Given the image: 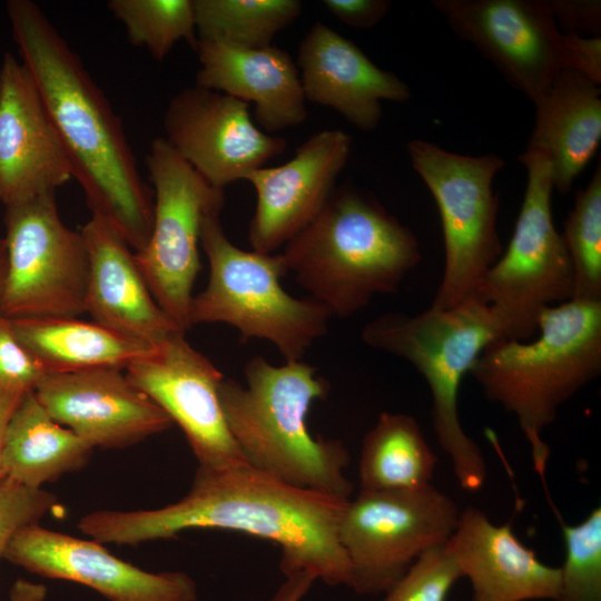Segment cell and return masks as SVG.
I'll list each match as a JSON object with an SVG mask.
<instances>
[{
  "label": "cell",
  "mask_w": 601,
  "mask_h": 601,
  "mask_svg": "<svg viewBox=\"0 0 601 601\" xmlns=\"http://www.w3.org/2000/svg\"><path fill=\"white\" fill-rule=\"evenodd\" d=\"M107 7L122 22L128 41L158 61L180 40L196 47L194 0H109Z\"/></svg>",
  "instance_id": "f1b7e54d"
},
{
  "label": "cell",
  "mask_w": 601,
  "mask_h": 601,
  "mask_svg": "<svg viewBox=\"0 0 601 601\" xmlns=\"http://www.w3.org/2000/svg\"><path fill=\"white\" fill-rule=\"evenodd\" d=\"M437 461L413 416L383 412L363 439L359 491L411 490L431 485Z\"/></svg>",
  "instance_id": "4316f807"
},
{
  "label": "cell",
  "mask_w": 601,
  "mask_h": 601,
  "mask_svg": "<svg viewBox=\"0 0 601 601\" xmlns=\"http://www.w3.org/2000/svg\"><path fill=\"white\" fill-rule=\"evenodd\" d=\"M0 81H1V70H0Z\"/></svg>",
  "instance_id": "60d3db41"
},
{
  "label": "cell",
  "mask_w": 601,
  "mask_h": 601,
  "mask_svg": "<svg viewBox=\"0 0 601 601\" xmlns=\"http://www.w3.org/2000/svg\"><path fill=\"white\" fill-rule=\"evenodd\" d=\"M348 500L286 484L248 464L198 467L189 492L176 503L93 511L78 529L118 545L170 539L188 529L236 531L277 544L285 577L308 572L326 584L349 587L351 564L338 535Z\"/></svg>",
  "instance_id": "6da1fadb"
},
{
  "label": "cell",
  "mask_w": 601,
  "mask_h": 601,
  "mask_svg": "<svg viewBox=\"0 0 601 601\" xmlns=\"http://www.w3.org/2000/svg\"><path fill=\"white\" fill-rule=\"evenodd\" d=\"M200 68L195 86L255 105V121L264 131L302 124L306 99L296 62L276 46L242 49L198 40Z\"/></svg>",
  "instance_id": "603a6c76"
},
{
  "label": "cell",
  "mask_w": 601,
  "mask_h": 601,
  "mask_svg": "<svg viewBox=\"0 0 601 601\" xmlns=\"http://www.w3.org/2000/svg\"><path fill=\"white\" fill-rule=\"evenodd\" d=\"M26 392L2 391L0 392V480L4 477L1 465V451L7 423Z\"/></svg>",
  "instance_id": "f35d334b"
},
{
  "label": "cell",
  "mask_w": 601,
  "mask_h": 601,
  "mask_svg": "<svg viewBox=\"0 0 601 601\" xmlns=\"http://www.w3.org/2000/svg\"><path fill=\"white\" fill-rule=\"evenodd\" d=\"M176 332L126 368L127 378L184 432L199 466L247 464L228 428L218 395L223 374Z\"/></svg>",
  "instance_id": "5bb4252c"
},
{
  "label": "cell",
  "mask_w": 601,
  "mask_h": 601,
  "mask_svg": "<svg viewBox=\"0 0 601 601\" xmlns=\"http://www.w3.org/2000/svg\"><path fill=\"white\" fill-rule=\"evenodd\" d=\"M56 193L7 207V272L0 313L8 319L86 313L89 257L80 231L66 226Z\"/></svg>",
  "instance_id": "7c38bea8"
},
{
  "label": "cell",
  "mask_w": 601,
  "mask_h": 601,
  "mask_svg": "<svg viewBox=\"0 0 601 601\" xmlns=\"http://www.w3.org/2000/svg\"><path fill=\"white\" fill-rule=\"evenodd\" d=\"M162 127L169 146L220 189L245 180L286 148L283 137L255 125L249 104L197 86L186 87L170 99Z\"/></svg>",
  "instance_id": "9a60e30c"
},
{
  "label": "cell",
  "mask_w": 601,
  "mask_h": 601,
  "mask_svg": "<svg viewBox=\"0 0 601 601\" xmlns=\"http://www.w3.org/2000/svg\"><path fill=\"white\" fill-rule=\"evenodd\" d=\"M280 255L311 297L342 318L376 295L396 293L422 257L414 233L352 186L335 188Z\"/></svg>",
  "instance_id": "277c9868"
},
{
  "label": "cell",
  "mask_w": 601,
  "mask_h": 601,
  "mask_svg": "<svg viewBox=\"0 0 601 601\" xmlns=\"http://www.w3.org/2000/svg\"><path fill=\"white\" fill-rule=\"evenodd\" d=\"M462 578L472 588L471 601H555L560 568L543 563L514 534L511 524H494L485 513L467 506L447 541Z\"/></svg>",
  "instance_id": "7402d4cb"
},
{
  "label": "cell",
  "mask_w": 601,
  "mask_h": 601,
  "mask_svg": "<svg viewBox=\"0 0 601 601\" xmlns=\"http://www.w3.org/2000/svg\"><path fill=\"white\" fill-rule=\"evenodd\" d=\"M118 368L45 374L35 394L49 415L93 447L121 449L173 421Z\"/></svg>",
  "instance_id": "ac0fdd59"
},
{
  "label": "cell",
  "mask_w": 601,
  "mask_h": 601,
  "mask_svg": "<svg viewBox=\"0 0 601 601\" xmlns=\"http://www.w3.org/2000/svg\"><path fill=\"white\" fill-rule=\"evenodd\" d=\"M58 505L55 494L30 489L8 477L0 480V558L13 534L39 521Z\"/></svg>",
  "instance_id": "d6a6232c"
},
{
  "label": "cell",
  "mask_w": 601,
  "mask_h": 601,
  "mask_svg": "<svg viewBox=\"0 0 601 601\" xmlns=\"http://www.w3.org/2000/svg\"><path fill=\"white\" fill-rule=\"evenodd\" d=\"M93 446L57 423L33 391L26 392L6 426L1 465L4 477L30 489L82 469Z\"/></svg>",
  "instance_id": "d4e9b609"
},
{
  "label": "cell",
  "mask_w": 601,
  "mask_h": 601,
  "mask_svg": "<svg viewBox=\"0 0 601 601\" xmlns=\"http://www.w3.org/2000/svg\"><path fill=\"white\" fill-rule=\"evenodd\" d=\"M599 85L564 69L536 102L535 122L526 149L546 157L553 189L566 194L595 155L601 141Z\"/></svg>",
  "instance_id": "cb8c5ba5"
},
{
  "label": "cell",
  "mask_w": 601,
  "mask_h": 601,
  "mask_svg": "<svg viewBox=\"0 0 601 601\" xmlns=\"http://www.w3.org/2000/svg\"><path fill=\"white\" fill-rule=\"evenodd\" d=\"M459 516L456 503L432 484L359 491L338 526L351 564L349 587L359 594L384 593L422 553L450 540Z\"/></svg>",
  "instance_id": "8fae6325"
},
{
  "label": "cell",
  "mask_w": 601,
  "mask_h": 601,
  "mask_svg": "<svg viewBox=\"0 0 601 601\" xmlns=\"http://www.w3.org/2000/svg\"><path fill=\"white\" fill-rule=\"evenodd\" d=\"M0 70V201L7 208L56 193L72 169L26 66L6 52Z\"/></svg>",
  "instance_id": "d6986e66"
},
{
  "label": "cell",
  "mask_w": 601,
  "mask_h": 601,
  "mask_svg": "<svg viewBox=\"0 0 601 601\" xmlns=\"http://www.w3.org/2000/svg\"><path fill=\"white\" fill-rule=\"evenodd\" d=\"M296 66L305 99L334 109L362 131L378 126L383 100L404 102L411 97L395 73L321 21L300 41Z\"/></svg>",
  "instance_id": "ffe728a7"
},
{
  "label": "cell",
  "mask_w": 601,
  "mask_h": 601,
  "mask_svg": "<svg viewBox=\"0 0 601 601\" xmlns=\"http://www.w3.org/2000/svg\"><path fill=\"white\" fill-rule=\"evenodd\" d=\"M407 151L442 223L444 269L431 306L452 308L477 297L486 273L502 255L499 196L492 185L504 160L494 154L451 152L422 139L411 140Z\"/></svg>",
  "instance_id": "ba28073f"
},
{
  "label": "cell",
  "mask_w": 601,
  "mask_h": 601,
  "mask_svg": "<svg viewBox=\"0 0 601 601\" xmlns=\"http://www.w3.org/2000/svg\"><path fill=\"white\" fill-rule=\"evenodd\" d=\"M519 160L528 171L520 214L508 249L486 273L477 298L493 309L504 338L529 341L543 311L573 299L574 274L552 219L550 162L528 149Z\"/></svg>",
  "instance_id": "9c48e42d"
},
{
  "label": "cell",
  "mask_w": 601,
  "mask_h": 601,
  "mask_svg": "<svg viewBox=\"0 0 601 601\" xmlns=\"http://www.w3.org/2000/svg\"><path fill=\"white\" fill-rule=\"evenodd\" d=\"M47 589L45 584L18 579L9 592L10 601H45Z\"/></svg>",
  "instance_id": "74e56055"
},
{
  "label": "cell",
  "mask_w": 601,
  "mask_h": 601,
  "mask_svg": "<svg viewBox=\"0 0 601 601\" xmlns=\"http://www.w3.org/2000/svg\"><path fill=\"white\" fill-rule=\"evenodd\" d=\"M285 578L274 594L265 601H302L316 581V578L308 572H299Z\"/></svg>",
  "instance_id": "8d00e7d4"
},
{
  "label": "cell",
  "mask_w": 601,
  "mask_h": 601,
  "mask_svg": "<svg viewBox=\"0 0 601 601\" xmlns=\"http://www.w3.org/2000/svg\"><path fill=\"white\" fill-rule=\"evenodd\" d=\"M461 578L446 542L422 553L377 601H446Z\"/></svg>",
  "instance_id": "1f68e13d"
},
{
  "label": "cell",
  "mask_w": 601,
  "mask_h": 601,
  "mask_svg": "<svg viewBox=\"0 0 601 601\" xmlns=\"http://www.w3.org/2000/svg\"><path fill=\"white\" fill-rule=\"evenodd\" d=\"M351 136L324 129L299 145L288 161L260 167L245 180L257 201L248 228L253 250L272 254L285 246L323 209L351 151Z\"/></svg>",
  "instance_id": "e0dca14e"
},
{
  "label": "cell",
  "mask_w": 601,
  "mask_h": 601,
  "mask_svg": "<svg viewBox=\"0 0 601 601\" xmlns=\"http://www.w3.org/2000/svg\"><path fill=\"white\" fill-rule=\"evenodd\" d=\"M12 36L92 215L136 252L150 236L154 193L138 169L121 119L79 56L30 0L6 3Z\"/></svg>",
  "instance_id": "7a4b0ae2"
},
{
  "label": "cell",
  "mask_w": 601,
  "mask_h": 601,
  "mask_svg": "<svg viewBox=\"0 0 601 601\" xmlns=\"http://www.w3.org/2000/svg\"><path fill=\"white\" fill-rule=\"evenodd\" d=\"M323 4L341 22L356 29L375 27L391 8L387 0H324Z\"/></svg>",
  "instance_id": "e575fe53"
},
{
  "label": "cell",
  "mask_w": 601,
  "mask_h": 601,
  "mask_svg": "<svg viewBox=\"0 0 601 601\" xmlns=\"http://www.w3.org/2000/svg\"><path fill=\"white\" fill-rule=\"evenodd\" d=\"M551 12L565 32L580 35L581 31L600 32V1L551 0Z\"/></svg>",
  "instance_id": "d590c367"
},
{
  "label": "cell",
  "mask_w": 601,
  "mask_h": 601,
  "mask_svg": "<svg viewBox=\"0 0 601 601\" xmlns=\"http://www.w3.org/2000/svg\"><path fill=\"white\" fill-rule=\"evenodd\" d=\"M246 385L225 378L220 405L245 462L286 484L349 499V453L338 440L314 436L306 417L328 382L300 361L275 366L262 356L245 366Z\"/></svg>",
  "instance_id": "3957f363"
},
{
  "label": "cell",
  "mask_w": 601,
  "mask_h": 601,
  "mask_svg": "<svg viewBox=\"0 0 601 601\" xmlns=\"http://www.w3.org/2000/svg\"><path fill=\"white\" fill-rule=\"evenodd\" d=\"M564 540L555 601H601V508L574 525L566 524L554 509Z\"/></svg>",
  "instance_id": "4dcf8cb0"
},
{
  "label": "cell",
  "mask_w": 601,
  "mask_h": 601,
  "mask_svg": "<svg viewBox=\"0 0 601 601\" xmlns=\"http://www.w3.org/2000/svg\"><path fill=\"white\" fill-rule=\"evenodd\" d=\"M601 373V302L548 307L531 342L501 338L475 359L471 374L485 397L513 414L545 485L550 449L543 431L560 406Z\"/></svg>",
  "instance_id": "5b68a950"
},
{
  "label": "cell",
  "mask_w": 601,
  "mask_h": 601,
  "mask_svg": "<svg viewBox=\"0 0 601 601\" xmlns=\"http://www.w3.org/2000/svg\"><path fill=\"white\" fill-rule=\"evenodd\" d=\"M146 166L154 193V220L137 266L160 308L185 332L193 288L200 269L204 218L221 211L225 194L207 183L164 139L155 138Z\"/></svg>",
  "instance_id": "30bf717a"
},
{
  "label": "cell",
  "mask_w": 601,
  "mask_h": 601,
  "mask_svg": "<svg viewBox=\"0 0 601 601\" xmlns=\"http://www.w3.org/2000/svg\"><path fill=\"white\" fill-rule=\"evenodd\" d=\"M220 211L208 214L200 229V245L209 264L205 289L193 296L189 326L225 323L243 339H267L286 362L300 361L322 337L333 315L319 302L296 298L280 285L288 273L280 254L246 252L226 236Z\"/></svg>",
  "instance_id": "52a82bcc"
},
{
  "label": "cell",
  "mask_w": 601,
  "mask_h": 601,
  "mask_svg": "<svg viewBox=\"0 0 601 601\" xmlns=\"http://www.w3.org/2000/svg\"><path fill=\"white\" fill-rule=\"evenodd\" d=\"M452 30L533 104L573 67L574 32H561L546 0H434Z\"/></svg>",
  "instance_id": "4fadbf2b"
},
{
  "label": "cell",
  "mask_w": 601,
  "mask_h": 601,
  "mask_svg": "<svg viewBox=\"0 0 601 601\" xmlns=\"http://www.w3.org/2000/svg\"><path fill=\"white\" fill-rule=\"evenodd\" d=\"M9 321L14 336L45 374L126 370L155 347L78 317Z\"/></svg>",
  "instance_id": "484cf974"
},
{
  "label": "cell",
  "mask_w": 601,
  "mask_h": 601,
  "mask_svg": "<svg viewBox=\"0 0 601 601\" xmlns=\"http://www.w3.org/2000/svg\"><path fill=\"white\" fill-rule=\"evenodd\" d=\"M80 233L89 257L86 313L92 322L150 346L183 332L155 300L130 246L106 220L91 215Z\"/></svg>",
  "instance_id": "44dd1931"
},
{
  "label": "cell",
  "mask_w": 601,
  "mask_h": 601,
  "mask_svg": "<svg viewBox=\"0 0 601 601\" xmlns=\"http://www.w3.org/2000/svg\"><path fill=\"white\" fill-rule=\"evenodd\" d=\"M574 274L575 300L601 302V166L584 189L575 193L574 206L562 234Z\"/></svg>",
  "instance_id": "f546056e"
},
{
  "label": "cell",
  "mask_w": 601,
  "mask_h": 601,
  "mask_svg": "<svg viewBox=\"0 0 601 601\" xmlns=\"http://www.w3.org/2000/svg\"><path fill=\"white\" fill-rule=\"evenodd\" d=\"M363 342L411 363L432 395V425L449 455L460 486L476 492L487 467L482 450L463 430L459 391L481 352L504 338L493 309L475 297L452 308L430 307L418 314L386 313L362 329Z\"/></svg>",
  "instance_id": "8992f818"
},
{
  "label": "cell",
  "mask_w": 601,
  "mask_h": 601,
  "mask_svg": "<svg viewBox=\"0 0 601 601\" xmlns=\"http://www.w3.org/2000/svg\"><path fill=\"white\" fill-rule=\"evenodd\" d=\"M2 558L49 579L83 584L108 601H197L195 580L183 571L148 572L82 540L33 523L18 530Z\"/></svg>",
  "instance_id": "2e32d148"
},
{
  "label": "cell",
  "mask_w": 601,
  "mask_h": 601,
  "mask_svg": "<svg viewBox=\"0 0 601 601\" xmlns=\"http://www.w3.org/2000/svg\"><path fill=\"white\" fill-rule=\"evenodd\" d=\"M43 370L14 336L10 321L0 313V392L33 391Z\"/></svg>",
  "instance_id": "836d02e7"
},
{
  "label": "cell",
  "mask_w": 601,
  "mask_h": 601,
  "mask_svg": "<svg viewBox=\"0 0 601 601\" xmlns=\"http://www.w3.org/2000/svg\"><path fill=\"white\" fill-rule=\"evenodd\" d=\"M6 272H7V248L4 238L0 236V305L2 299V293L4 287V280H6Z\"/></svg>",
  "instance_id": "ab89813d"
},
{
  "label": "cell",
  "mask_w": 601,
  "mask_h": 601,
  "mask_svg": "<svg viewBox=\"0 0 601 601\" xmlns=\"http://www.w3.org/2000/svg\"><path fill=\"white\" fill-rule=\"evenodd\" d=\"M198 40L242 49L272 45L300 14L299 0H194Z\"/></svg>",
  "instance_id": "83f0119b"
}]
</instances>
